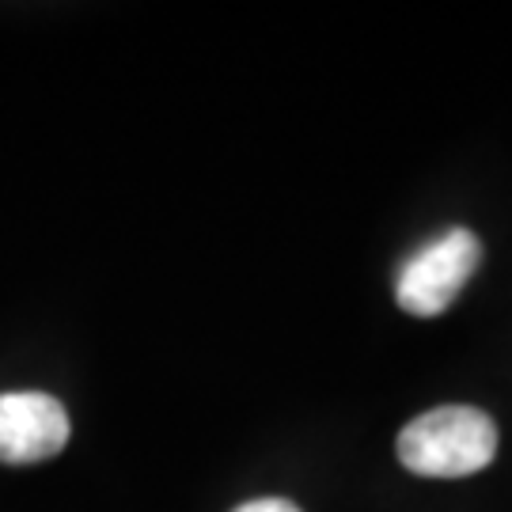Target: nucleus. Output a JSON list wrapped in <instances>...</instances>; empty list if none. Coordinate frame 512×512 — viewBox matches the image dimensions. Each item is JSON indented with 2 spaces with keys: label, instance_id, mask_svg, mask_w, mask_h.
Wrapping results in <instances>:
<instances>
[{
  "label": "nucleus",
  "instance_id": "nucleus-1",
  "mask_svg": "<svg viewBox=\"0 0 512 512\" xmlns=\"http://www.w3.org/2000/svg\"><path fill=\"white\" fill-rule=\"evenodd\" d=\"M399 463L421 478H467L497 456V425L478 406H437L399 433Z\"/></svg>",
  "mask_w": 512,
  "mask_h": 512
},
{
  "label": "nucleus",
  "instance_id": "nucleus-2",
  "mask_svg": "<svg viewBox=\"0 0 512 512\" xmlns=\"http://www.w3.org/2000/svg\"><path fill=\"white\" fill-rule=\"evenodd\" d=\"M478 262H482V243L475 232L452 228V232L437 236L406 262L395 281L399 308L418 319H433L440 311H448L478 270Z\"/></svg>",
  "mask_w": 512,
  "mask_h": 512
},
{
  "label": "nucleus",
  "instance_id": "nucleus-3",
  "mask_svg": "<svg viewBox=\"0 0 512 512\" xmlns=\"http://www.w3.org/2000/svg\"><path fill=\"white\" fill-rule=\"evenodd\" d=\"M69 444V414L46 391L0 395V463L31 467Z\"/></svg>",
  "mask_w": 512,
  "mask_h": 512
},
{
  "label": "nucleus",
  "instance_id": "nucleus-4",
  "mask_svg": "<svg viewBox=\"0 0 512 512\" xmlns=\"http://www.w3.org/2000/svg\"><path fill=\"white\" fill-rule=\"evenodd\" d=\"M236 512H300V505L289 501V497H255V501L239 505Z\"/></svg>",
  "mask_w": 512,
  "mask_h": 512
}]
</instances>
